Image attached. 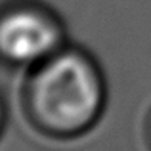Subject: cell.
I'll return each instance as SVG.
<instances>
[{
    "instance_id": "cell-1",
    "label": "cell",
    "mask_w": 151,
    "mask_h": 151,
    "mask_svg": "<svg viewBox=\"0 0 151 151\" xmlns=\"http://www.w3.org/2000/svg\"><path fill=\"white\" fill-rule=\"evenodd\" d=\"M109 88L100 59L78 44H65L25 71L19 105L37 134L55 142L82 138L98 126Z\"/></svg>"
},
{
    "instance_id": "cell-3",
    "label": "cell",
    "mask_w": 151,
    "mask_h": 151,
    "mask_svg": "<svg viewBox=\"0 0 151 151\" xmlns=\"http://www.w3.org/2000/svg\"><path fill=\"white\" fill-rule=\"evenodd\" d=\"M6 126H8V103L4 94L0 92V140H2L4 132H6Z\"/></svg>"
},
{
    "instance_id": "cell-2",
    "label": "cell",
    "mask_w": 151,
    "mask_h": 151,
    "mask_svg": "<svg viewBox=\"0 0 151 151\" xmlns=\"http://www.w3.org/2000/svg\"><path fill=\"white\" fill-rule=\"evenodd\" d=\"M65 44H69L67 25L50 4L42 0L0 4V65L29 71Z\"/></svg>"
},
{
    "instance_id": "cell-4",
    "label": "cell",
    "mask_w": 151,
    "mask_h": 151,
    "mask_svg": "<svg viewBox=\"0 0 151 151\" xmlns=\"http://www.w3.org/2000/svg\"><path fill=\"white\" fill-rule=\"evenodd\" d=\"M144 140H145V147L147 151H151V109L145 115V121H144Z\"/></svg>"
}]
</instances>
